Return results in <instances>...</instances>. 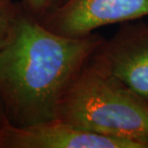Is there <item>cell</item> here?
I'll return each mask as SVG.
<instances>
[{"instance_id":"7a4b0ae2","label":"cell","mask_w":148,"mask_h":148,"mask_svg":"<svg viewBox=\"0 0 148 148\" xmlns=\"http://www.w3.org/2000/svg\"><path fill=\"white\" fill-rule=\"evenodd\" d=\"M56 119L87 131L148 147V103L95 64L67 88Z\"/></svg>"},{"instance_id":"5b68a950","label":"cell","mask_w":148,"mask_h":148,"mask_svg":"<svg viewBox=\"0 0 148 148\" xmlns=\"http://www.w3.org/2000/svg\"><path fill=\"white\" fill-rule=\"evenodd\" d=\"M96 64L148 101V35L117 40L104 50Z\"/></svg>"},{"instance_id":"3957f363","label":"cell","mask_w":148,"mask_h":148,"mask_svg":"<svg viewBox=\"0 0 148 148\" xmlns=\"http://www.w3.org/2000/svg\"><path fill=\"white\" fill-rule=\"evenodd\" d=\"M148 16V0H66L42 24L69 38L90 36L101 26Z\"/></svg>"},{"instance_id":"277c9868","label":"cell","mask_w":148,"mask_h":148,"mask_svg":"<svg viewBox=\"0 0 148 148\" xmlns=\"http://www.w3.org/2000/svg\"><path fill=\"white\" fill-rule=\"evenodd\" d=\"M0 148H143L53 119L16 126L6 119L0 126Z\"/></svg>"},{"instance_id":"52a82bcc","label":"cell","mask_w":148,"mask_h":148,"mask_svg":"<svg viewBox=\"0 0 148 148\" xmlns=\"http://www.w3.org/2000/svg\"><path fill=\"white\" fill-rule=\"evenodd\" d=\"M61 0H22V9L31 16L38 19L45 17L47 14L57 8Z\"/></svg>"},{"instance_id":"6da1fadb","label":"cell","mask_w":148,"mask_h":148,"mask_svg":"<svg viewBox=\"0 0 148 148\" xmlns=\"http://www.w3.org/2000/svg\"><path fill=\"white\" fill-rule=\"evenodd\" d=\"M99 45L93 37L56 34L22 9L0 49V102L7 120L24 126L56 119L67 88Z\"/></svg>"},{"instance_id":"8992f818","label":"cell","mask_w":148,"mask_h":148,"mask_svg":"<svg viewBox=\"0 0 148 148\" xmlns=\"http://www.w3.org/2000/svg\"><path fill=\"white\" fill-rule=\"evenodd\" d=\"M21 11L12 0H0V49L13 38Z\"/></svg>"},{"instance_id":"ba28073f","label":"cell","mask_w":148,"mask_h":148,"mask_svg":"<svg viewBox=\"0 0 148 148\" xmlns=\"http://www.w3.org/2000/svg\"><path fill=\"white\" fill-rule=\"evenodd\" d=\"M7 119L6 118V115H5V112H4V110H3L2 108V105H1V102H0V126L2 125L3 122Z\"/></svg>"}]
</instances>
